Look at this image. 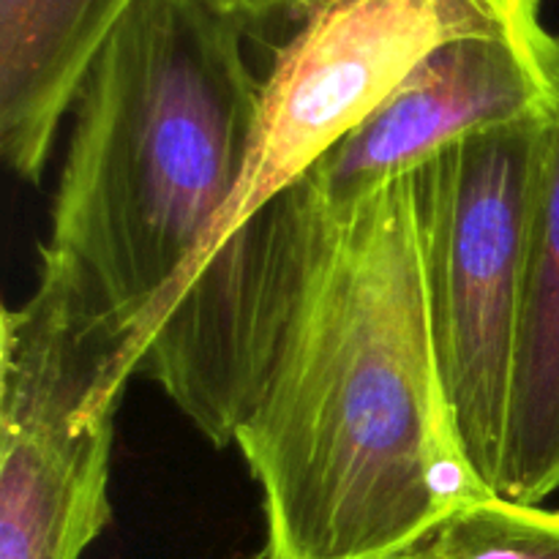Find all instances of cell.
Returning <instances> with one entry per match:
<instances>
[{
  "instance_id": "9",
  "label": "cell",
  "mask_w": 559,
  "mask_h": 559,
  "mask_svg": "<svg viewBox=\"0 0 559 559\" xmlns=\"http://www.w3.org/2000/svg\"><path fill=\"white\" fill-rule=\"evenodd\" d=\"M415 559H559V511L495 495L453 513Z\"/></svg>"
},
{
  "instance_id": "5",
  "label": "cell",
  "mask_w": 559,
  "mask_h": 559,
  "mask_svg": "<svg viewBox=\"0 0 559 559\" xmlns=\"http://www.w3.org/2000/svg\"><path fill=\"white\" fill-rule=\"evenodd\" d=\"M478 33L508 36L475 0H314L262 80L238 189L167 295L254 213L300 183L420 60Z\"/></svg>"
},
{
  "instance_id": "2",
  "label": "cell",
  "mask_w": 559,
  "mask_h": 559,
  "mask_svg": "<svg viewBox=\"0 0 559 559\" xmlns=\"http://www.w3.org/2000/svg\"><path fill=\"white\" fill-rule=\"evenodd\" d=\"M222 0H134L74 102L38 271L126 342L233 200L260 87Z\"/></svg>"
},
{
  "instance_id": "7",
  "label": "cell",
  "mask_w": 559,
  "mask_h": 559,
  "mask_svg": "<svg viewBox=\"0 0 559 559\" xmlns=\"http://www.w3.org/2000/svg\"><path fill=\"white\" fill-rule=\"evenodd\" d=\"M134 0H0V153L36 183L66 112Z\"/></svg>"
},
{
  "instance_id": "10",
  "label": "cell",
  "mask_w": 559,
  "mask_h": 559,
  "mask_svg": "<svg viewBox=\"0 0 559 559\" xmlns=\"http://www.w3.org/2000/svg\"><path fill=\"white\" fill-rule=\"evenodd\" d=\"M233 14L249 27L273 16H304L314 0H222ZM519 47L533 52L535 58L559 63V36L546 31L540 20V0H475Z\"/></svg>"
},
{
  "instance_id": "4",
  "label": "cell",
  "mask_w": 559,
  "mask_h": 559,
  "mask_svg": "<svg viewBox=\"0 0 559 559\" xmlns=\"http://www.w3.org/2000/svg\"><path fill=\"white\" fill-rule=\"evenodd\" d=\"M120 338L38 271L0 320V559H80L112 522Z\"/></svg>"
},
{
  "instance_id": "6",
  "label": "cell",
  "mask_w": 559,
  "mask_h": 559,
  "mask_svg": "<svg viewBox=\"0 0 559 559\" xmlns=\"http://www.w3.org/2000/svg\"><path fill=\"white\" fill-rule=\"evenodd\" d=\"M555 115L559 63L502 33L464 36L420 60L306 178L325 211H344L467 136Z\"/></svg>"
},
{
  "instance_id": "8",
  "label": "cell",
  "mask_w": 559,
  "mask_h": 559,
  "mask_svg": "<svg viewBox=\"0 0 559 559\" xmlns=\"http://www.w3.org/2000/svg\"><path fill=\"white\" fill-rule=\"evenodd\" d=\"M559 491V120L530 254L522 349L500 495L540 506Z\"/></svg>"
},
{
  "instance_id": "3",
  "label": "cell",
  "mask_w": 559,
  "mask_h": 559,
  "mask_svg": "<svg viewBox=\"0 0 559 559\" xmlns=\"http://www.w3.org/2000/svg\"><path fill=\"white\" fill-rule=\"evenodd\" d=\"M559 115L467 136L413 173L431 331L459 435L500 495L540 183Z\"/></svg>"
},
{
  "instance_id": "1",
  "label": "cell",
  "mask_w": 559,
  "mask_h": 559,
  "mask_svg": "<svg viewBox=\"0 0 559 559\" xmlns=\"http://www.w3.org/2000/svg\"><path fill=\"white\" fill-rule=\"evenodd\" d=\"M235 445L262 491L267 559H407L497 495L442 380L413 175L325 211Z\"/></svg>"
},
{
  "instance_id": "11",
  "label": "cell",
  "mask_w": 559,
  "mask_h": 559,
  "mask_svg": "<svg viewBox=\"0 0 559 559\" xmlns=\"http://www.w3.org/2000/svg\"><path fill=\"white\" fill-rule=\"evenodd\" d=\"M407 559H415V557H407Z\"/></svg>"
}]
</instances>
